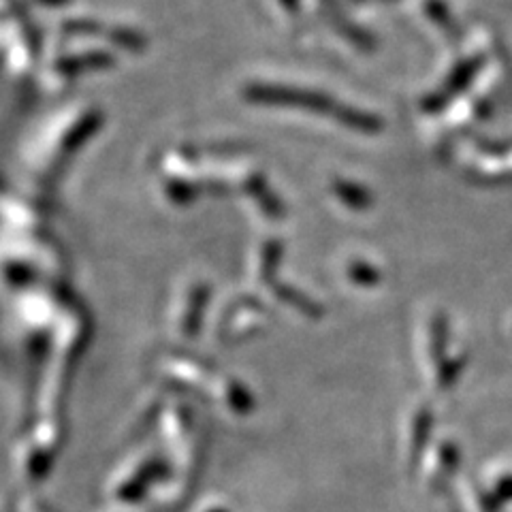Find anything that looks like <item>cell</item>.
<instances>
[{
    "label": "cell",
    "mask_w": 512,
    "mask_h": 512,
    "mask_svg": "<svg viewBox=\"0 0 512 512\" xmlns=\"http://www.w3.org/2000/svg\"><path fill=\"white\" fill-rule=\"evenodd\" d=\"M169 476L171 468L167 466L163 457H139L114 478V483H111V498L124 506H131L139 502L143 495L150 491V487H154V483Z\"/></svg>",
    "instance_id": "1"
},
{
    "label": "cell",
    "mask_w": 512,
    "mask_h": 512,
    "mask_svg": "<svg viewBox=\"0 0 512 512\" xmlns=\"http://www.w3.org/2000/svg\"><path fill=\"white\" fill-rule=\"evenodd\" d=\"M267 323L265 310L259 301L252 299H239L231 303L229 310L224 312L218 320V340L220 344H233L242 342L246 338H252L254 333H259Z\"/></svg>",
    "instance_id": "2"
},
{
    "label": "cell",
    "mask_w": 512,
    "mask_h": 512,
    "mask_svg": "<svg viewBox=\"0 0 512 512\" xmlns=\"http://www.w3.org/2000/svg\"><path fill=\"white\" fill-rule=\"evenodd\" d=\"M160 376H163L173 389L190 393H203L205 389L212 391V384L216 380L212 365L186 355L165 357L163 363H160Z\"/></svg>",
    "instance_id": "3"
},
{
    "label": "cell",
    "mask_w": 512,
    "mask_h": 512,
    "mask_svg": "<svg viewBox=\"0 0 512 512\" xmlns=\"http://www.w3.org/2000/svg\"><path fill=\"white\" fill-rule=\"evenodd\" d=\"M210 395L220 406H224V410H229L231 414H237V416L248 414L254 406V399L246 389V384L229 374L216 376Z\"/></svg>",
    "instance_id": "4"
},
{
    "label": "cell",
    "mask_w": 512,
    "mask_h": 512,
    "mask_svg": "<svg viewBox=\"0 0 512 512\" xmlns=\"http://www.w3.org/2000/svg\"><path fill=\"white\" fill-rule=\"evenodd\" d=\"M54 455L47 453L45 448H41L30 436L20 444V472L28 480V483H39V480L45 478V474L50 472Z\"/></svg>",
    "instance_id": "5"
},
{
    "label": "cell",
    "mask_w": 512,
    "mask_h": 512,
    "mask_svg": "<svg viewBox=\"0 0 512 512\" xmlns=\"http://www.w3.org/2000/svg\"><path fill=\"white\" fill-rule=\"evenodd\" d=\"M205 301H207V288L203 286L192 288L188 297L184 299L178 316H175V331H178V335H182V338H192V335H197L201 327Z\"/></svg>",
    "instance_id": "6"
},
{
    "label": "cell",
    "mask_w": 512,
    "mask_h": 512,
    "mask_svg": "<svg viewBox=\"0 0 512 512\" xmlns=\"http://www.w3.org/2000/svg\"><path fill=\"white\" fill-rule=\"evenodd\" d=\"M427 434H429V408L419 406L410 414V423H408L406 451H408L410 463H416V459H419Z\"/></svg>",
    "instance_id": "7"
},
{
    "label": "cell",
    "mask_w": 512,
    "mask_h": 512,
    "mask_svg": "<svg viewBox=\"0 0 512 512\" xmlns=\"http://www.w3.org/2000/svg\"><path fill=\"white\" fill-rule=\"evenodd\" d=\"M201 512H231V510H229L227 506H224V504H220V502H212V504L203 506Z\"/></svg>",
    "instance_id": "8"
},
{
    "label": "cell",
    "mask_w": 512,
    "mask_h": 512,
    "mask_svg": "<svg viewBox=\"0 0 512 512\" xmlns=\"http://www.w3.org/2000/svg\"><path fill=\"white\" fill-rule=\"evenodd\" d=\"M28 506H30V510H26V512H50L45 506H41L37 502H28Z\"/></svg>",
    "instance_id": "9"
}]
</instances>
